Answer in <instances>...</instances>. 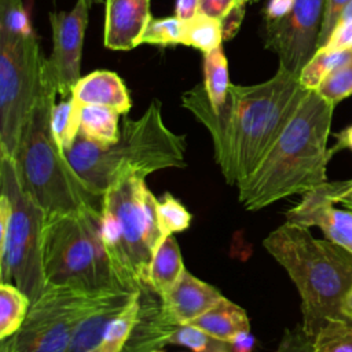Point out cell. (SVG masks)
Segmentation results:
<instances>
[{
  "mask_svg": "<svg viewBox=\"0 0 352 352\" xmlns=\"http://www.w3.org/2000/svg\"><path fill=\"white\" fill-rule=\"evenodd\" d=\"M308 92L297 74L279 66L264 82L231 84L217 110L210 107L204 84L186 91L182 103L208 129L227 184L238 186L260 165Z\"/></svg>",
  "mask_w": 352,
  "mask_h": 352,
  "instance_id": "obj_1",
  "label": "cell"
},
{
  "mask_svg": "<svg viewBox=\"0 0 352 352\" xmlns=\"http://www.w3.org/2000/svg\"><path fill=\"white\" fill-rule=\"evenodd\" d=\"M336 104L309 91L260 165L238 187L239 204L260 210L327 180V147Z\"/></svg>",
  "mask_w": 352,
  "mask_h": 352,
  "instance_id": "obj_2",
  "label": "cell"
},
{
  "mask_svg": "<svg viewBox=\"0 0 352 352\" xmlns=\"http://www.w3.org/2000/svg\"><path fill=\"white\" fill-rule=\"evenodd\" d=\"M286 271L300 300L304 331L314 338L330 320H348L345 298L352 287V253L309 228L285 221L263 241Z\"/></svg>",
  "mask_w": 352,
  "mask_h": 352,
  "instance_id": "obj_3",
  "label": "cell"
},
{
  "mask_svg": "<svg viewBox=\"0 0 352 352\" xmlns=\"http://www.w3.org/2000/svg\"><path fill=\"white\" fill-rule=\"evenodd\" d=\"M186 135L170 131L153 99L136 120L124 118L117 142L102 144L77 135L65 151L76 173L98 195L126 176H142L170 168H184Z\"/></svg>",
  "mask_w": 352,
  "mask_h": 352,
  "instance_id": "obj_4",
  "label": "cell"
},
{
  "mask_svg": "<svg viewBox=\"0 0 352 352\" xmlns=\"http://www.w3.org/2000/svg\"><path fill=\"white\" fill-rule=\"evenodd\" d=\"M56 95V87L44 65L41 92L14 157L22 188L47 216L102 206V197L76 173L52 136L51 111Z\"/></svg>",
  "mask_w": 352,
  "mask_h": 352,
  "instance_id": "obj_5",
  "label": "cell"
},
{
  "mask_svg": "<svg viewBox=\"0 0 352 352\" xmlns=\"http://www.w3.org/2000/svg\"><path fill=\"white\" fill-rule=\"evenodd\" d=\"M157 202L142 176H126L102 195V239L124 290L138 292L146 286L148 265L164 241Z\"/></svg>",
  "mask_w": 352,
  "mask_h": 352,
  "instance_id": "obj_6",
  "label": "cell"
},
{
  "mask_svg": "<svg viewBox=\"0 0 352 352\" xmlns=\"http://www.w3.org/2000/svg\"><path fill=\"white\" fill-rule=\"evenodd\" d=\"M43 264L47 285L88 292L122 289L103 245L100 208L47 216Z\"/></svg>",
  "mask_w": 352,
  "mask_h": 352,
  "instance_id": "obj_7",
  "label": "cell"
},
{
  "mask_svg": "<svg viewBox=\"0 0 352 352\" xmlns=\"http://www.w3.org/2000/svg\"><path fill=\"white\" fill-rule=\"evenodd\" d=\"M0 280L34 302L47 286L43 235L47 214L22 188L14 158L0 155Z\"/></svg>",
  "mask_w": 352,
  "mask_h": 352,
  "instance_id": "obj_8",
  "label": "cell"
},
{
  "mask_svg": "<svg viewBox=\"0 0 352 352\" xmlns=\"http://www.w3.org/2000/svg\"><path fill=\"white\" fill-rule=\"evenodd\" d=\"M44 56L36 34L0 40V155L15 157L43 87Z\"/></svg>",
  "mask_w": 352,
  "mask_h": 352,
  "instance_id": "obj_9",
  "label": "cell"
},
{
  "mask_svg": "<svg viewBox=\"0 0 352 352\" xmlns=\"http://www.w3.org/2000/svg\"><path fill=\"white\" fill-rule=\"evenodd\" d=\"M117 289L88 292L72 286L47 285L30 304L23 324L10 338L11 352H67L73 334L107 296Z\"/></svg>",
  "mask_w": 352,
  "mask_h": 352,
  "instance_id": "obj_10",
  "label": "cell"
},
{
  "mask_svg": "<svg viewBox=\"0 0 352 352\" xmlns=\"http://www.w3.org/2000/svg\"><path fill=\"white\" fill-rule=\"evenodd\" d=\"M324 1L296 0L286 16L265 22L264 47L278 55L279 66L297 76L318 51Z\"/></svg>",
  "mask_w": 352,
  "mask_h": 352,
  "instance_id": "obj_11",
  "label": "cell"
},
{
  "mask_svg": "<svg viewBox=\"0 0 352 352\" xmlns=\"http://www.w3.org/2000/svg\"><path fill=\"white\" fill-rule=\"evenodd\" d=\"M92 0H77L70 11L50 12L52 32V52L44 65L60 99L72 95L73 87L81 78V54Z\"/></svg>",
  "mask_w": 352,
  "mask_h": 352,
  "instance_id": "obj_12",
  "label": "cell"
},
{
  "mask_svg": "<svg viewBox=\"0 0 352 352\" xmlns=\"http://www.w3.org/2000/svg\"><path fill=\"white\" fill-rule=\"evenodd\" d=\"M334 204L326 182L304 192L300 202L285 213V219L307 228L318 227L326 239L352 253V209L342 210Z\"/></svg>",
  "mask_w": 352,
  "mask_h": 352,
  "instance_id": "obj_13",
  "label": "cell"
},
{
  "mask_svg": "<svg viewBox=\"0 0 352 352\" xmlns=\"http://www.w3.org/2000/svg\"><path fill=\"white\" fill-rule=\"evenodd\" d=\"M150 21V0H106L104 47L114 51L133 50L140 45Z\"/></svg>",
  "mask_w": 352,
  "mask_h": 352,
  "instance_id": "obj_14",
  "label": "cell"
},
{
  "mask_svg": "<svg viewBox=\"0 0 352 352\" xmlns=\"http://www.w3.org/2000/svg\"><path fill=\"white\" fill-rule=\"evenodd\" d=\"M223 297L217 287L184 270L175 286L161 298V305L164 314L176 326H184L205 314Z\"/></svg>",
  "mask_w": 352,
  "mask_h": 352,
  "instance_id": "obj_15",
  "label": "cell"
},
{
  "mask_svg": "<svg viewBox=\"0 0 352 352\" xmlns=\"http://www.w3.org/2000/svg\"><path fill=\"white\" fill-rule=\"evenodd\" d=\"M70 99L80 109L87 104L106 106L126 114L131 107V96L122 78L111 70H95L81 77L73 87Z\"/></svg>",
  "mask_w": 352,
  "mask_h": 352,
  "instance_id": "obj_16",
  "label": "cell"
},
{
  "mask_svg": "<svg viewBox=\"0 0 352 352\" xmlns=\"http://www.w3.org/2000/svg\"><path fill=\"white\" fill-rule=\"evenodd\" d=\"M135 292L113 290L76 329L67 352H98L111 320L125 308Z\"/></svg>",
  "mask_w": 352,
  "mask_h": 352,
  "instance_id": "obj_17",
  "label": "cell"
},
{
  "mask_svg": "<svg viewBox=\"0 0 352 352\" xmlns=\"http://www.w3.org/2000/svg\"><path fill=\"white\" fill-rule=\"evenodd\" d=\"M179 243L173 235L165 238L154 253L146 275V286L151 287L160 298L175 286L184 271Z\"/></svg>",
  "mask_w": 352,
  "mask_h": 352,
  "instance_id": "obj_18",
  "label": "cell"
},
{
  "mask_svg": "<svg viewBox=\"0 0 352 352\" xmlns=\"http://www.w3.org/2000/svg\"><path fill=\"white\" fill-rule=\"evenodd\" d=\"M190 324L224 341H230L239 331L250 330V320L246 311L226 297Z\"/></svg>",
  "mask_w": 352,
  "mask_h": 352,
  "instance_id": "obj_19",
  "label": "cell"
},
{
  "mask_svg": "<svg viewBox=\"0 0 352 352\" xmlns=\"http://www.w3.org/2000/svg\"><path fill=\"white\" fill-rule=\"evenodd\" d=\"M120 113L111 107L87 104L80 107V131L84 138L109 144L120 135Z\"/></svg>",
  "mask_w": 352,
  "mask_h": 352,
  "instance_id": "obj_20",
  "label": "cell"
},
{
  "mask_svg": "<svg viewBox=\"0 0 352 352\" xmlns=\"http://www.w3.org/2000/svg\"><path fill=\"white\" fill-rule=\"evenodd\" d=\"M30 308V298L18 286L0 283V340L18 333Z\"/></svg>",
  "mask_w": 352,
  "mask_h": 352,
  "instance_id": "obj_21",
  "label": "cell"
},
{
  "mask_svg": "<svg viewBox=\"0 0 352 352\" xmlns=\"http://www.w3.org/2000/svg\"><path fill=\"white\" fill-rule=\"evenodd\" d=\"M204 88L213 110H217L226 102L230 88L228 62L223 47H217L204 54Z\"/></svg>",
  "mask_w": 352,
  "mask_h": 352,
  "instance_id": "obj_22",
  "label": "cell"
},
{
  "mask_svg": "<svg viewBox=\"0 0 352 352\" xmlns=\"http://www.w3.org/2000/svg\"><path fill=\"white\" fill-rule=\"evenodd\" d=\"M352 59V48L348 50H326L319 48L314 56L307 62L298 74L300 84L309 89L316 91L320 82L336 69L348 63Z\"/></svg>",
  "mask_w": 352,
  "mask_h": 352,
  "instance_id": "obj_23",
  "label": "cell"
},
{
  "mask_svg": "<svg viewBox=\"0 0 352 352\" xmlns=\"http://www.w3.org/2000/svg\"><path fill=\"white\" fill-rule=\"evenodd\" d=\"M140 308V290L135 292L125 308L111 320L98 352H122L138 322Z\"/></svg>",
  "mask_w": 352,
  "mask_h": 352,
  "instance_id": "obj_24",
  "label": "cell"
},
{
  "mask_svg": "<svg viewBox=\"0 0 352 352\" xmlns=\"http://www.w3.org/2000/svg\"><path fill=\"white\" fill-rule=\"evenodd\" d=\"M223 41V28L219 19L198 12L192 19L184 21L183 45L197 48L206 54L221 47Z\"/></svg>",
  "mask_w": 352,
  "mask_h": 352,
  "instance_id": "obj_25",
  "label": "cell"
},
{
  "mask_svg": "<svg viewBox=\"0 0 352 352\" xmlns=\"http://www.w3.org/2000/svg\"><path fill=\"white\" fill-rule=\"evenodd\" d=\"M80 131V109L72 99L55 103L51 111V132L58 147L65 153L76 140Z\"/></svg>",
  "mask_w": 352,
  "mask_h": 352,
  "instance_id": "obj_26",
  "label": "cell"
},
{
  "mask_svg": "<svg viewBox=\"0 0 352 352\" xmlns=\"http://www.w3.org/2000/svg\"><path fill=\"white\" fill-rule=\"evenodd\" d=\"M33 33L25 0H0V40H15Z\"/></svg>",
  "mask_w": 352,
  "mask_h": 352,
  "instance_id": "obj_27",
  "label": "cell"
},
{
  "mask_svg": "<svg viewBox=\"0 0 352 352\" xmlns=\"http://www.w3.org/2000/svg\"><path fill=\"white\" fill-rule=\"evenodd\" d=\"M168 344L186 346L192 352H232L230 341L214 337L192 324L179 326L170 334Z\"/></svg>",
  "mask_w": 352,
  "mask_h": 352,
  "instance_id": "obj_28",
  "label": "cell"
},
{
  "mask_svg": "<svg viewBox=\"0 0 352 352\" xmlns=\"http://www.w3.org/2000/svg\"><path fill=\"white\" fill-rule=\"evenodd\" d=\"M309 352H352V320H330L312 338Z\"/></svg>",
  "mask_w": 352,
  "mask_h": 352,
  "instance_id": "obj_29",
  "label": "cell"
},
{
  "mask_svg": "<svg viewBox=\"0 0 352 352\" xmlns=\"http://www.w3.org/2000/svg\"><path fill=\"white\" fill-rule=\"evenodd\" d=\"M157 217L162 239L186 231L191 224V213L170 192H165L157 202Z\"/></svg>",
  "mask_w": 352,
  "mask_h": 352,
  "instance_id": "obj_30",
  "label": "cell"
},
{
  "mask_svg": "<svg viewBox=\"0 0 352 352\" xmlns=\"http://www.w3.org/2000/svg\"><path fill=\"white\" fill-rule=\"evenodd\" d=\"M183 34H184V21L173 16L165 18H151L148 22L140 44H151V45H183Z\"/></svg>",
  "mask_w": 352,
  "mask_h": 352,
  "instance_id": "obj_31",
  "label": "cell"
},
{
  "mask_svg": "<svg viewBox=\"0 0 352 352\" xmlns=\"http://www.w3.org/2000/svg\"><path fill=\"white\" fill-rule=\"evenodd\" d=\"M333 104L352 95V59L330 73L316 89Z\"/></svg>",
  "mask_w": 352,
  "mask_h": 352,
  "instance_id": "obj_32",
  "label": "cell"
},
{
  "mask_svg": "<svg viewBox=\"0 0 352 352\" xmlns=\"http://www.w3.org/2000/svg\"><path fill=\"white\" fill-rule=\"evenodd\" d=\"M348 3H349V0H326L324 1L322 25H320V32H319V38H318V50L324 47L326 43L329 41L331 33L340 23L342 11Z\"/></svg>",
  "mask_w": 352,
  "mask_h": 352,
  "instance_id": "obj_33",
  "label": "cell"
},
{
  "mask_svg": "<svg viewBox=\"0 0 352 352\" xmlns=\"http://www.w3.org/2000/svg\"><path fill=\"white\" fill-rule=\"evenodd\" d=\"M312 338L304 331L301 326L286 329L276 349L274 352H309Z\"/></svg>",
  "mask_w": 352,
  "mask_h": 352,
  "instance_id": "obj_34",
  "label": "cell"
},
{
  "mask_svg": "<svg viewBox=\"0 0 352 352\" xmlns=\"http://www.w3.org/2000/svg\"><path fill=\"white\" fill-rule=\"evenodd\" d=\"M246 3L249 1L248 0H201L199 12L221 21L234 8L239 6H246Z\"/></svg>",
  "mask_w": 352,
  "mask_h": 352,
  "instance_id": "obj_35",
  "label": "cell"
},
{
  "mask_svg": "<svg viewBox=\"0 0 352 352\" xmlns=\"http://www.w3.org/2000/svg\"><path fill=\"white\" fill-rule=\"evenodd\" d=\"M326 50H348L352 48V21L340 22L331 33L324 47Z\"/></svg>",
  "mask_w": 352,
  "mask_h": 352,
  "instance_id": "obj_36",
  "label": "cell"
},
{
  "mask_svg": "<svg viewBox=\"0 0 352 352\" xmlns=\"http://www.w3.org/2000/svg\"><path fill=\"white\" fill-rule=\"evenodd\" d=\"M294 1L296 0H268L264 8L265 22L276 21L286 16L292 11Z\"/></svg>",
  "mask_w": 352,
  "mask_h": 352,
  "instance_id": "obj_37",
  "label": "cell"
},
{
  "mask_svg": "<svg viewBox=\"0 0 352 352\" xmlns=\"http://www.w3.org/2000/svg\"><path fill=\"white\" fill-rule=\"evenodd\" d=\"M230 344L232 352H253L256 345V337L252 334L250 330H243L236 333L230 340Z\"/></svg>",
  "mask_w": 352,
  "mask_h": 352,
  "instance_id": "obj_38",
  "label": "cell"
},
{
  "mask_svg": "<svg viewBox=\"0 0 352 352\" xmlns=\"http://www.w3.org/2000/svg\"><path fill=\"white\" fill-rule=\"evenodd\" d=\"M201 0H176L175 15L182 21L192 19L199 12Z\"/></svg>",
  "mask_w": 352,
  "mask_h": 352,
  "instance_id": "obj_39",
  "label": "cell"
},
{
  "mask_svg": "<svg viewBox=\"0 0 352 352\" xmlns=\"http://www.w3.org/2000/svg\"><path fill=\"white\" fill-rule=\"evenodd\" d=\"M334 136H336L337 143H336L333 147H330L334 154H336L337 151L345 150V148H348V150L352 151V125H349V126L344 128L342 131L337 132Z\"/></svg>",
  "mask_w": 352,
  "mask_h": 352,
  "instance_id": "obj_40",
  "label": "cell"
},
{
  "mask_svg": "<svg viewBox=\"0 0 352 352\" xmlns=\"http://www.w3.org/2000/svg\"><path fill=\"white\" fill-rule=\"evenodd\" d=\"M327 186H329L330 194H331V197H333V195L340 194V192H342V191L351 190V188H352V179L344 180V182H327Z\"/></svg>",
  "mask_w": 352,
  "mask_h": 352,
  "instance_id": "obj_41",
  "label": "cell"
},
{
  "mask_svg": "<svg viewBox=\"0 0 352 352\" xmlns=\"http://www.w3.org/2000/svg\"><path fill=\"white\" fill-rule=\"evenodd\" d=\"M333 199L338 204H342L345 208L352 209V188L348 191H342L340 194L333 195Z\"/></svg>",
  "mask_w": 352,
  "mask_h": 352,
  "instance_id": "obj_42",
  "label": "cell"
},
{
  "mask_svg": "<svg viewBox=\"0 0 352 352\" xmlns=\"http://www.w3.org/2000/svg\"><path fill=\"white\" fill-rule=\"evenodd\" d=\"M348 21H352V0H349L346 7L344 8L341 19H340V22H348Z\"/></svg>",
  "mask_w": 352,
  "mask_h": 352,
  "instance_id": "obj_43",
  "label": "cell"
},
{
  "mask_svg": "<svg viewBox=\"0 0 352 352\" xmlns=\"http://www.w3.org/2000/svg\"><path fill=\"white\" fill-rule=\"evenodd\" d=\"M345 314L352 320V287H351V290H349V293L345 298Z\"/></svg>",
  "mask_w": 352,
  "mask_h": 352,
  "instance_id": "obj_44",
  "label": "cell"
},
{
  "mask_svg": "<svg viewBox=\"0 0 352 352\" xmlns=\"http://www.w3.org/2000/svg\"><path fill=\"white\" fill-rule=\"evenodd\" d=\"M0 352H11V342H10V338H6V340L1 341Z\"/></svg>",
  "mask_w": 352,
  "mask_h": 352,
  "instance_id": "obj_45",
  "label": "cell"
},
{
  "mask_svg": "<svg viewBox=\"0 0 352 352\" xmlns=\"http://www.w3.org/2000/svg\"><path fill=\"white\" fill-rule=\"evenodd\" d=\"M249 3H257V1H260V0H248Z\"/></svg>",
  "mask_w": 352,
  "mask_h": 352,
  "instance_id": "obj_46",
  "label": "cell"
},
{
  "mask_svg": "<svg viewBox=\"0 0 352 352\" xmlns=\"http://www.w3.org/2000/svg\"><path fill=\"white\" fill-rule=\"evenodd\" d=\"M151 352H162V351H160V349H155V351H151Z\"/></svg>",
  "mask_w": 352,
  "mask_h": 352,
  "instance_id": "obj_47",
  "label": "cell"
}]
</instances>
